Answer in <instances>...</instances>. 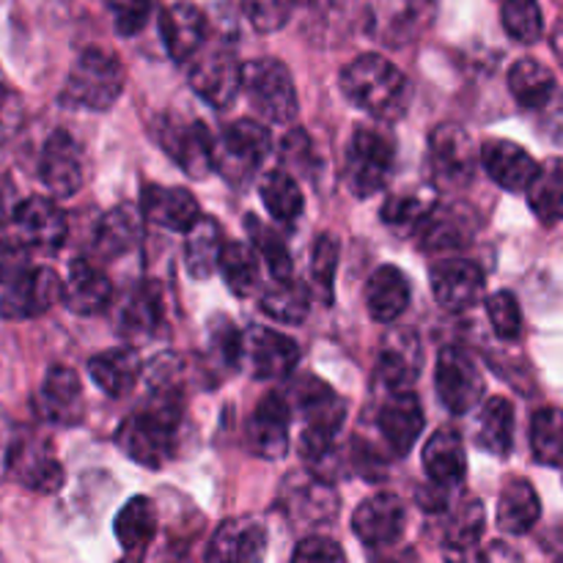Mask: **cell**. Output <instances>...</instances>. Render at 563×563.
<instances>
[{"label": "cell", "mask_w": 563, "mask_h": 563, "mask_svg": "<svg viewBox=\"0 0 563 563\" xmlns=\"http://www.w3.org/2000/svg\"><path fill=\"white\" fill-rule=\"evenodd\" d=\"M286 401L302 418L300 456L308 465L317 467L328 460L335 449V438L346 421V401L313 374H302L291 383Z\"/></svg>", "instance_id": "1"}, {"label": "cell", "mask_w": 563, "mask_h": 563, "mask_svg": "<svg viewBox=\"0 0 563 563\" xmlns=\"http://www.w3.org/2000/svg\"><path fill=\"white\" fill-rule=\"evenodd\" d=\"M341 91L355 108L366 110L379 121L399 119L410 99V86H407L405 75L377 53L357 55L341 71Z\"/></svg>", "instance_id": "2"}, {"label": "cell", "mask_w": 563, "mask_h": 563, "mask_svg": "<svg viewBox=\"0 0 563 563\" xmlns=\"http://www.w3.org/2000/svg\"><path fill=\"white\" fill-rule=\"evenodd\" d=\"M124 91V66L108 49L91 47L77 55L60 91V102L77 110H108Z\"/></svg>", "instance_id": "3"}, {"label": "cell", "mask_w": 563, "mask_h": 563, "mask_svg": "<svg viewBox=\"0 0 563 563\" xmlns=\"http://www.w3.org/2000/svg\"><path fill=\"white\" fill-rule=\"evenodd\" d=\"M273 137L256 119H240L214 137V170L229 185L245 187L267 159Z\"/></svg>", "instance_id": "4"}, {"label": "cell", "mask_w": 563, "mask_h": 563, "mask_svg": "<svg viewBox=\"0 0 563 563\" xmlns=\"http://www.w3.org/2000/svg\"><path fill=\"white\" fill-rule=\"evenodd\" d=\"M396 143L388 132L374 126H357L346 146V187L355 198L377 196L394 174Z\"/></svg>", "instance_id": "5"}, {"label": "cell", "mask_w": 563, "mask_h": 563, "mask_svg": "<svg viewBox=\"0 0 563 563\" xmlns=\"http://www.w3.org/2000/svg\"><path fill=\"white\" fill-rule=\"evenodd\" d=\"M438 0H372L366 11V31L383 47L401 49L416 44L432 27Z\"/></svg>", "instance_id": "6"}, {"label": "cell", "mask_w": 563, "mask_h": 563, "mask_svg": "<svg viewBox=\"0 0 563 563\" xmlns=\"http://www.w3.org/2000/svg\"><path fill=\"white\" fill-rule=\"evenodd\" d=\"M242 91L247 102L273 124H289L300 110L291 71L275 58H256L242 66Z\"/></svg>", "instance_id": "7"}, {"label": "cell", "mask_w": 563, "mask_h": 563, "mask_svg": "<svg viewBox=\"0 0 563 563\" xmlns=\"http://www.w3.org/2000/svg\"><path fill=\"white\" fill-rule=\"evenodd\" d=\"M280 511L295 528L328 526L339 515V495L330 478L295 471L280 484Z\"/></svg>", "instance_id": "8"}, {"label": "cell", "mask_w": 563, "mask_h": 563, "mask_svg": "<svg viewBox=\"0 0 563 563\" xmlns=\"http://www.w3.org/2000/svg\"><path fill=\"white\" fill-rule=\"evenodd\" d=\"M5 471L33 493L49 495L64 487V467L55 456V449L36 432H20L9 440Z\"/></svg>", "instance_id": "9"}, {"label": "cell", "mask_w": 563, "mask_h": 563, "mask_svg": "<svg viewBox=\"0 0 563 563\" xmlns=\"http://www.w3.org/2000/svg\"><path fill=\"white\" fill-rule=\"evenodd\" d=\"M434 388L440 401L454 416H467L476 410L484 399V374L478 372L476 361L465 350L445 346L438 357V372H434Z\"/></svg>", "instance_id": "10"}, {"label": "cell", "mask_w": 563, "mask_h": 563, "mask_svg": "<svg viewBox=\"0 0 563 563\" xmlns=\"http://www.w3.org/2000/svg\"><path fill=\"white\" fill-rule=\"evenodd\" d=\"M190 86L212 108H229L242 91V66L225 44L203 47L190 66Z\"/></svg>", "instance_id": "11"}, {"label": "cell", "mask_w": 563, "mask_h": 563, "mask_svg": "<svg viewBox=\"0 0 563 563\" xmlns=\"http://www.w3.org/2000/svg\"><path fill=\"white\" fill-rule=\"evenodd\" d=\"M58 300H64V280L58 273L49 267H33L5 286L0 295V313L11 322H22L47 313Z\"/></svg>", "instance_id": "12"}, {"label": "cell", "mask_w": 563, "mask_h": 563, "mask_svg": "<svg viewBox=\"0 0 563 563\" xmlns=\"http://www.w3.org/2000/svg\"><path fill=\"white\" fill-rule=\"evenodd\" d=\"M300 361V346L289 335L269 328H251L242 333V361L240 366L256 379L289 377Z\"/></svg>", "instance_id": "13"}, {"label": "cell", "mask_w": 563, "mask_h": 563, "mask_svg": "<svg viewBox=\"0 0 563 563\" xmlns=\"http://www.w3.org/2000/svg\"><path fill=\"white\" fill-rule=\"evenodd\" d=\"M11 234L27 251L55 253L66 240V214L60 212L53 198H25L22 203H16L14 214H11Z\"/></svg>", "instance_id": "14"}, {"label": "cell", "mask_w": 563, "mask_h": 563, "mask_svg": "<svg viewBox=\"0 0 563 563\" xmlns=\"http://www.w3.org/2000/svg\"><path fill=\"white\" fill-rule=\"evenodd\" d=\"M478 157L482 154L462 126L443 124L429 137V170L440 187L467 185Z\"/></svg>", "instance_id": "15"}, {"label": "cell", "mask_w": 563, "mask_h": 563, "mask_svg": "<svg viewBox=\"0 0 563 563\" xmlns=\"http://www.w3.org/2000/svg\"><path fill=\"white\" fill-rule=\"evenodd\" d=\"M289 421L291 407L286 396L267 394L256 407H253L251 418L245 423V443L251 454L262 456V460L275 462L284 460L289 451Z\"/></svg>", "instance_id": "16"}, {"label": "cell", "mask_w": 563, "mask_h": 563, "mask_svg": "<svg viewBox=\"0 0 563 563\" xmlns=\"http://www.w3.org/2000/svg\"><path fill=\"white\" fill-rule=\"evenodd\" d=\"M159 141L190 179H203L214 170V137L203 121L168 119L159 130Z\"/></svg>", "instance_id": "17"}, {"label": "cell", "mask_w": 563, "mask_h": 563, "mask_svg": "<svg viewBox=\"0 0 563 563\" xmlns=\"http://www.w3.org/2000/svg\"><path fill=\"white\" fill-rule=\"evenodd\" d=\"M38 176L55 198H71L86 181V154L69 132H53L42 148Z\"/></svg>", "instance_id": "18"}, {"label": "cell", "mask_w": 563, "mask_h": 563, "mask_svg": "<svg viewBox=\"0 0 563 563\" xmlns=\"http://www.w3.org/2000/svg\"><path fill=\"white\" fill-rule=\"evenodd\" d=\"M377 429L394 460H405L423 432V407L412 390L388 394L377 412Z\"/></svg>", "instance_id": "19"}, {"label": "cell", "mask_w": 563, "mask_h": 563, "mask_svg": "<svg viewBox=\"0 0 563 563\" xmlns=\"http://www.w3.org/2000/svg\"><path fill=\"white\" fill-rule=\"evenodd\" d=\"M407 509L396 495H374L363 500L352 517V531L368 548H390L405 537Z\"/></svg>", "instance_id": "20"}, {"label": "cell", "mask_w": 563, "mask_h": 563, "mask_svg": "<svg viewBox=\"0 0 563 563\" xmlns=\"http://www.w3.org/2000/svg\"><path fill=\"white\" fill-rule=\"evenodd\" d=\"M267 553V528L256 517H234L214 531L209 563H262Z\"/></svg>", "instance_id": "21"}, {"label": "cell", "mask_w": 563, "mask_h": 563, "mask_svg": "<svg viewBox=\"0 0 563 563\" xmlns=\"http://www.w3.org/2000/svg\"><path fill=\"white\" fill-rule=\"evenodd\" d=\"M36 410L44 421L58 427H75L86 416L80 377L69 366H53L44 377L42 390L36 396Z\"/></svg>", "instance_id": "22"}, {"label": "cell", "mask_w": 563, "mask_h": 563, "mask_svg": "<svg viewBox=\"0 0 563 563\" xmlns=\"http://www.w3.org/2000/svg\"><path fill=\"white\" fill-rule=\"evenodd\" d=\"M429 278H432L434 300L445 311H467L482 300L484 273L478 264L467 262V258H445L438 267H432Z\"/></svg>", "instance_id": "23"}, {"label": "cell", "mask_w": 563, "mask_h": 563, "mask_svg": "<svg viewBox=\"0 0 563 563\" xmlns=\"http://www.w3.org/2000/svg\"><path fill=\"white\" fill-rule=\"evenodd\" d=\"M159 36H163V44L170 58L185 64V60L196 58L207 47V14L201 9H196L192 3L168 5L163 11V16H159Z\"/></svg>", "instance_id": "24"}, {"label": "cell", "mask_w": 563, "mask_h": 563, "mask_svg": "<svg viewBox=\"0 0 563 563\" xmlns=\"http://www.w3.org/2000/svg\"><path fill=\"white\" fill-rule=\"evenodd\" d=\"M482 165L489 179L509 192H528L539 174V163L515 141L495 137L482 146Z\"/></svg>", "instance_id": "25"}, {"label": "cell", "mask_w": 563, "mask_h": 563, "mask_svg": "<svg viewBox=\"0 0 563 563\" xmlns=\"http://www.w3.org/2000/svg\"><path fill=\"white\" fill-rule=\"evenodd\" d=\"M423 366L421 339L410 330H394L383 341L377 363V379L388 388V394L396 390H410Z\"/></svg>", "instance_id": "26"}, {"label": "cell", "mask_w": 563, "mask_h": 563, "mask_svg": "<svg viewBox=\"0 0 563 563\" xmlns=\"http://www.w3.org/2000/svg\"><path fill=\"white\" fill-rule=\"evenodd\" d=\"M143 218L165 231L187 234L201 218V209H198L196 196L185 187L146 185L143 187Z\"/></svg>", "instance_id": "27"}, {"label": "cell", "mask_w": 563, "mask_h": 563, "mask_svg": "<svg viewBox=\"0 0 563 563\" xmlns=\"http://www.w3.org/2000/svg\"><path fill=\"white\" fill-rule=\"evenodd\" d=\"M113 286L110 278L93 262L77 258L71 262L69 275L64 280V306L77 317H93L110 306Z\"/></svg>", "instance_id": "28"}, {"label": "cell", "mask_w": 563, "mask_h": 563, "mask_svg": "<svg viewBox=\"0 0 563 563\" xmlns=\"http://www.w3.org/2000/svg\"><path fill=\"white\" fill-rule=\"evenodd\" d=\"M423 471H427L429 482L438 484V487H460L467 473V456L462 434L456 429L443 427L427 440V445H423Z\"/></svg>", "instance_id": "29"}, {"label": "cell", "mask_w": 563, "mask_h": 563, "mask_svg": "<svg viewBox=\"0 0 563 563\" xmlns=\"http://www.w3.org/2000/svg\"><path fill=\"white\" fill-rule=\"evenodd\" d=\"M484 533V506L476 498H462L451 511L443 531V555L449 563H467Z\"/></svg>", "instance_id": "30"}, {"label": "cell", "mask_w": 563, "mask_h": 563, "mask_svg": "<svg viewBox=\"0 0 563 563\" xmlns=\"http://www.w3.org/2000/svg\"><path fill=\"white\" fill-rule=\"evenodd\" d=\"M410 280L394 264H383L372 273L366 284V308L372 319L388 324L396 322L410 306Z\"/></svg>", "instance_id": "31"}, {"label": "cell", "mask_w": 563, "mask_h": 563, "mask_svg": "<svg viewBox=\"0 0 563 563\" xmlns=\"http://www.w3.org/2000/svg\"><path fill=\"white\" fill-rule=\"evenodd\" d=\"M141 357H137L135 350H126V346L108 350L88 361V374L97 383V388L113 396V399L130 394L137 385V379H141Z\"/></svg>", "instance_id": "32"}, {"label": "cell", "mask_w": 563, "mask_h": 563, "mask_svg": "<svg viewBox=\"0 0 563 563\" xmlns=\"http://www.w3.org/2000/svg\"><path fill=\"white\" fill-rule=\"evenodd\" d=\"M542 517V504H539L537 489L528 478H509L500 489L498 500V526L500 531L511 537H522L531 531Z\"/></svg>", "instance_id": "33"}, {"label": "cell", "mask_w": 563, "mask_h": 563, "mask_svg": "<svg viewBox=\"0 0 563 563\" xmlns=\"http://www.w3.org/2000/svg\"><path fill=\"white\" fill-rule=\"evenodd\" d=\"M509 88H511V97L517 99V104L533 115H537L539 110L548 108V104L555 99V93L561 91L553 71L533 58H522L511 66Z\"/></svg>", "instance_id": "34"}, {"label": "cell", "mask_w": 563, "mask_h": 563, "mask_svg": "<svg viewBox=\"0 0 563 563\" xmlns=\"http://www.w3.org/2000/svg\"><path fill=\"white\" fill-rule=\"evenodd\" d=\"M473 231H476V220H473L471 212H465L460 207H434V212L429 214L427 225H423L418 236H421L423 251L440 253L471 245Z\"/></svg>", "instance_id": "35"}, {"label": "cell", "mask_w": 563, "mask_h": 563, "mask_svg": "<svg viewBox=\"0 0 563 563\" xmlns=\"http://www.w3.org/2000/svg\"><path fill=\"white\" fill-rule=\"evenodd\" d=\"M476 445L493 456H509L515 449V405L504 396L484 401L476 421Z\"/></svg>", "instance_id": "36"}, {"label": "cell", "mask_w": 563, "mask_h": 563, "mask_svg": "<svg viewBox=\"0 0 563 563\" xmlns=\"http://www.w3.org/2000/svg\"><path fill=\"white\" fill-rule=\"evenodd\" d=\"M223 231L214 218L201 214L198 223L192 225L185 234V264L190 278L207 280L212 278V273L220 264V253H223Z\"/></svg>", "instance_id": "37"}, {"label": "cell", "mask_w": 563, "mask_h": 563, "mask_svg": "<svg viewBox=\"0 0 563 563\" xmlns=\"http://www.w3.org/2000/svg\"><path fill=\"white\" fill-rule=\"evenodd\" d=\"M143 220H146L143 212H137L130 203L110 209L97 229V251L108 258L124 256L126 251H132L141 242Z\"/></svg>", "instance_id": "38"}, {"label": "cell", "mask_w": 563, "mask_h": 563, "mask_svg": "<svg viewBox=\"0 0 563 563\" xmlns=\"http://www.w3.org/2000/svg\"><path fill=\"white\" fill-rule=\"evenodd\" d=\"M528 203L542 223L563 220V157H550L539 165L537 179L528 187Z\"/></svg>", "instance_id": "39"}, {"label": "cell", "mask_w": 563, "mask_h": 563, "mask_svg": "<svg viewBox=\"0 0 563 563\" xmlns=\"http://www.w3.org/2000/svg\"><path fill=\"white\" fill-rule=\"evenodd\" d=\"M262 201L269 218L280 225H295L302 214V190L289 170H269L262 179Z\"/></svg>", "instance_id": "40"}, {"label": "cell", "mask_w": 563, "mask_h": 563, "mask_svg": "<svg viewBox=\"0 0 563 563\" xmlns=\"http://www.w3.org/2000/svg\"><path fill=\"white\" fill-rule=\"evenodd\" d=\"M157 533V509L148 498H132L115 517V539L126 553H141Z\"/></svg>", "instance_id": "41"}, {"label": "cell", "mask_w": 563, "mask_h": 563, "mask_svg": "<svg viewBox=\"0 0 563 563\" xmlns=\"http://www.w3.org/2000/svg\"><path fill=\"white\" fill-rule=\"evenodd\" d=\"M308 302L311 291L306 284L289 280H273L262 291V311L280 324H300L308 319Z\"/></svg>", "instance_id": "42"}, {"label": "cell", "mask_w": 563, "mask_h": 563, "mask_svg": "<svg viewBox=\"0 0 563 563\" xmlns=\"http://www.w3.org/2000/svg\"><path fill=\"white\" fill-rule=\"evenodd\" d=\"M220 275H223L225 286L234 291L236 297H251L258 289V278H262V269H258L256 251H251L242 242H225L223 253H220L218 264Z\"/></svg>", "instance_id": "43"}, {"label": "cell", "mask_w": 563, "mask_h": 563, "mask_svg": "<svg viewBox=\"0 0 563 563\" xmlns=\"http://www.w3.org/2000/svg\"><path fill=\"white\" fill-rule=\"evenodd\" d=\"M247 236L253 240V251L262 256V262L267 264L269 275L275 280H289L291 273H295V264H291V253L286 247L284 236L273 229V225L262 223V218L256 214H247L245 218Z\"/></svg>", "instance_id": "44"}, {"label": "cell", "mask_w": 563, "mask_h": 563, "mask_svg": "<svg viewBox=\"0 0 563 563\" xmlns=\"http://www.w3.org/2000/svg\"><path fill=\"white\" fill-rule=\"evenodd\" d=\"M531 451L539 465L563 467V410L542 407L531 421Z\"/></svg>", "instance_id": "45"}, {"label": "cell", "mask_w": 563, "mask_h": 563, "mask_svg": "<svg viewBox=\"0 0 563 563\" xmlns=\"http://www.w3.org/2000/svg\"><path fill=\"white\" fill-rule=\"evenodd\" d=\"M434 212L432 198L418 196V192H401V196H390L383 203V223L396 234H421L427 225L429 214Z\"/></svg>", "instance_id": "46"}, {"label": "cell", "mask_w": 563, "mask_h": 563, "mask_svg": "<svg viewBox=\"0 0 563 563\" xmlns=\"http://www.w3.org/2000/svg\"><path fill=\"white\" fill-rule=\"evenodd\" d=\"M341 245L333 234H322L313 245L311 253V269H308V291L317 297L319 302L330 306L333 302V286H335V269H339Z\"/></svg>", "instance_id": "47"}, {"label": "cell", "mask_w": 563, "mask_h": 563, "mask_svg": "<svg viewBox=\"0 0 563 563\" xmlns=\"http://www.w3.org/2000/svg\"><path fill=\"white\" fill-rule=\"evenodd\" d=\"M121 322L130 333H152L163 322V291L157 284H141L121 308Z\"/></svg>", "instance_id": "48"}, {"label": "cell", "mask_w": 563, "mask_h": 563, "mask_svg": "<svg viewBox=\"0 0 563 563\" xmlns=\"http://www.w3.org/2000/svg\"><path fill=\"white\" fill-rule=\"evenodd\" d=\"M500 20H504L506 33L515 42L533 44L542 38L544 20L537 0H504L500 3Z\"/></svg>", "instance_id": "49"}, {"label": "cell", "mask_w": 563, "mask_h": 563, "mask_svg": "<svg viewBox=\"0 0 563 563\" xmlns=\"http://www.w3.org/2000/svg\"><path fill=\"white\" fill-rule=\"evenodd\" d=\"M209 355L223 368H236L242 361V333L225 317L212 319L209 324Z\"/></svg>", "instance_id": "50"}, {"label": "cell", "mask_w": 563, "mask_h": 563, "mask_svg": "<svg viewBox=\"0 0 563 563\" xmlns=\"http://www.w3.org/2000/svg\"><path fill=\"white\" fill-rule=\"evenodd\" d=\"M487 317L493 322L495 333L500 335L504 341H515L520 339L522 333V311L520 302L511 291H495L493 297L487 300Z\"/></svg>", "instance_id": "51"}, {"label": "cell", "mask_w": 563, "mask_h": 563, "mask_svg": "<svg viewBox=\"0 0 563 563\" xmlns=\"http://www.w3.org/2000/svg\"><path fill=\"white\" fill-rule=\"evenodd\" d=\"M110 16L121 36H135L152 20L154 0H108Z\"/></svg>", "instance_id": "52"}, {"label": "cell", "mask_w": 563, "mask_h": 563, "mask_svg": "<svg viewBox=\"0 0 563 563\" xmlns=\"http://www.w3.org/2000/svg\"><path fill=\"white\" fill-rule=\"evenodd\" d=\"M247 20L253 22L256 31L273 33L286 25L291 11V0H242Z\"/></svg>", "instance_id": "53"}, {"label": "cell", "mask_w": 563, "mask_h": 563, "mask_svg": "<svg viewBox=\"0 0 563 563\" xmlns=\"http://www.w3.org/2000/svg\"><path fill=\"white\" fill-rule=\"evenodd\" d=\"M31 267V251L14 234L0 236V286H11Z\"/></svg>", "instance_id": "54"}, {"label": "cell", "mask_w": 563, "mask_h": 563, "mask_svg": "<svg viewBox=\"0 0 563 563\" xmlns=\"http://www.w3.org/2000/svg\"><path fill=\"white\" fill-rule=\"evenodd\" d=\"M289 563H346L344 550L328 537H308L297 544Z\"/></svg>", "instance_id": "55"}, {"label": "cell", "mask_w": 563, "mask_h": 563, "mask_svg": "<svg viewBox=\"0 0 563 563\" xmlns=\"http://www.w3.org/2000/svg\"><path fill=\"white\" fill-rule=\"evenodd\" d=\"M537 121L550 141L563 143V91L555 93V99L548 104V108L539 110Z\"/></svg>", "instance_id": "56"}, {"label": "cell", "mask_w": 563, "mask_h": 563, "mask_svg": "<svg viewBox=\"0 0 563 563\" xmlns=\"http://www.w3.org/2000/svg\"><path fill=\"white\" fill-rule=\"evenodd\" d=\"M478 563H520V555H517L509 544L493 542L487 550H484Z\"/></svg>", "instance_id": "57"}, {"label": "cell", "mask_w": 563, "mask_h": 563, "mask_svg": "<svg viewBox=\"0 0 563 563\" xmlns=\"http://www.w3.org/2000/svg\"><path fill=\"white\" fill-rule=\"evenodd\" d=\"M16 203H11V185L0 176V218H9L14 214Z\"/></svg>", "instance_id": "58"}, {"label": "cell", "mask_w": 563, "mask_h": 563, "mask_svg": "<svg viewBox=\"0 0 563 563\" xmlns=\"http://www.w3.org/2000/svg\"><path fill=\"white\" fill-rule=\"evenodd\" d=\"M553 47H555V55H559L561 64H563V22L555 27V33H553Z\"/></svg>", "instance_id": "59"}, {"label": "cell", "mask_w": 563, "mask_h": 563, "mask_svg": "<svg viewBox=\"0 0 563 563\" xmlns=\"http://www.w3.org/2000/svg\"><path fill=\"white\" fill-rule=\"evenodd\" d=\"M9 91H11V88H9V86H5L3 75H0V97H3V93H9Z\"/></svg>", "instance_id": "60"}, {"label": "cell", "mask_w": 563, "mask_h": 563, "mask_svg": "<svg viewBox=\"0 0 563 563\" xmlns=\"http://www.w3.org/2000/svg\"><path fill=\"white\" fill-rule=\"evenodd\" d=\"M121 563H141L137 559H126V561H121Z\"/></svg>", "instance_id": "61"}, {"label": "cell", "mask_w": 563, "mask_h": 563, "mask_svg": "<svg viewBox=\"0 0 563 563\" xmlns=\"http://www.w3.org/2000/svg\"><path fill=\"white\" fill-rule=\"evenodd\" d=\"M0 563H3V555H0Z\"/></svg>", "instance_id": "62"}, {"label": "cell", "mask_w": 563, "mask_h": 563, "mask_svg": "<svg viewBox=\"0 0 563 563\" xmlns=\"http://www.w3.org/2000/svg\"><path fill=\"white\" fill-rule=\"evenodd\" d=\"M561 563H563V561H561Z\"/></svg>", "instance_id": "63"}]
</instances>
